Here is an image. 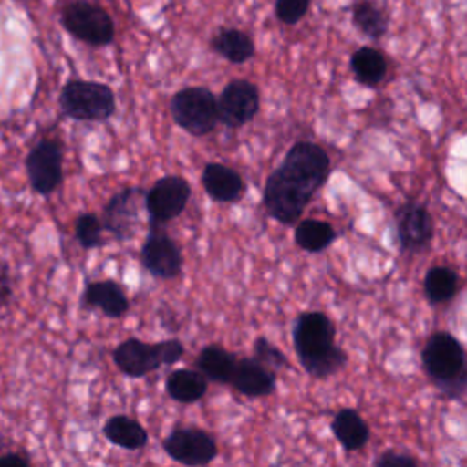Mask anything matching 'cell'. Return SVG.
Returning a JSON list of instances; mask_svg holds the SVG:
<instances>
[{"label": "cell", "instance_id": "obj_28", "mask_svg": "<svg viewBox=\"0 0 467 467\" xmlns=\"http://www.w3.org/2000/svg\"><path fill=\"white\" fill-rule=\"evenodd\" d=\"M254 359H257L263 367H266L272 372L285 368L288 365V358L283 354V350H279L263 336H259L254 343Z\"/></svg>", "mask_w": 467, "mask_h": 467}, {"label": "cell", "instance_id": "obj_20", "mask_svg": "<svg viewBox=\"0 0 467 467\" xmlns=\"http://www.w3.org/2000/svg\"><path fill=\"white\" fill-rule=\"evenodd\" d=\"M330 429L337 441L347 451H359L368 441V425L354 409L339 410L330 423Z\"/></svg>", "mask_w": 467, "mask_h": 467}, {"label": "cell", "instance_id": "obj_9", "mask_svg": "<svg viewBox=\"0 0 467 467\" xmlns=\"http://www.w3.org/2000/svg\"><path fill=\"white\" fill-rule=\"evenodd\" d=\"M259 102V88L254 82L234 78L217 97V122L228 128H241L257 115Z\"/></svg>", "mask_w": 467, "mask_h": 467}, {"label": "cell", "instance_id": "obj_4", "mask_svg": "<svg viewBox=\"0 0 467 467\" xmlns=\"http://www.w3.org/2000/svg\"><path fill=\"white\" fill-rule=\"evenodd\" d=\"M60 109L66 117L73 120L104 122L115 109L113 89L97 80H69L60 91Z\"/></svg>", "mask_w": 467, "mask_h": 467}, {"label": "cell", "instance_id": "obj_24", "mask_svg": "<svg viewBox=\"0 0 467 467\" xmlns=\"http://www.w3.org/2000/svg\"><path fill=\"white\" fill-rule=\"evenodd\" d=\"M352 26L363 36L370 40H379L389 29V16L372 0H359L352 5Z\"/></svg>", "mask_w": 467, "mask_h": 467}, {"label": "cell", "instance_id": "obj_30", "mask_svg": "<svg viewBox=\"0 0 467 467\" xmlns=\"http://www.w3.org/2000/svg\"><path fill=\"white\" fill-rule=\"evenodd\" d=\"M374 467H420V465L409 454H401V452H396V451H387V452H383L376 458Z\"/></svg>", "mask_w": 467, "mask_h": 467}, {"label": "cell", "instance_id": "obj_19", "mask_svg": "<svg viewBox=\"0 0 467 467\" xmlns=\"http://www.w3.org/2000/svg\"><path fill=\"white\" fill-rule=\"evenodd\" d=\"M350 71L358 84L365 88H376L383 82L389 64L385 55L370 46H363L350 55Z\"/></svg>", "mask_w": 467, "mask_h": 467}, {"label": "cell", "instance_id": "obj_7", "mask_svg": "<svg viewBox=\"0 0 467 467\" xmlns=\"http://www.w3.org/2000/svg\"><path fill=\"white\" fill-rule=\"evenodd\" d=\"M60 22L64 29L77 40L100 47L115 38V22L109 13L93 2L75 0L62 9Z\"/></svg>", "mask_w": 467, "mask_h": 467}, {"label": "cell", "instance_id": "obj_32", "mask_svg": "<svg viewBox=\"0 0 467 467\" xmlns=\"http://www.w3.org/2000/svg\"><path fill=\"white\" fill-rule=\"evenodd\" d=\"M0 467H31V463L16 452H7L0 456Z\"/></svg>", "mask_w": 467, "mask_h": 467}, {"label": "cell", "instance_id": "obj_10", "mask_svg": "<svg viewBox=\"0 0 467 467\" xmlns=\"http://www.w3.org/2000/svg\"><path fill=\"white\" fill-rule=\"evenodd\" d=\"M164 451L177 463L204 467L217 456V443L199 427H177L164 440Z\"/></svg>", "mask_w": 467, "mask_h": 467}, {"label": "cell", "instance_id": "obj_14", "mask_svg": "<svg viewBox=\"0 0 467 467\" xmlns=\"http://www.w3.org/2000/svg\"><path fill=\"white\" fill-rule=\"evenodd\" d=\"M142 266L159 279H173L181 272L182 257L177 243L164 232L151 226L148 239L140 248Z\"/></svg>", "mask_w": 467, "mask_h": 467}, {"label": "cell", "instance_id": "obj_25", "mask_svg": "<svg viewBox=\"0 0 467 467\" xmlns=\"http://www.w3.org/2000/svg\"><path fill=\"white\" fill-rule=\"evenodd\" d=\"M296 243L306 250V252H321L327 246H330L336 239V230L332 228L330 223L319 221V219H305L297 223L294 230Z\"/></svg>", "mask_w": 467, "mask_h": 467}, {"label": "cell", "instance_id": "obj_23", "mask_svg": "<svg viewBox=\"0 0 467 467\" xmlns=\"http://www.w3.org/2000/svg\"><path fill=\"white\" fill-rule=\"evenodd\" d=\"M237 358L219 345L204 347L197 356L199 372L217 383H230Z\"/></svg>", "mask_w": 467, "mask_h": 467}, {"label": "cell", "instance_id": "obj_11", "mask_svg": "<svg viewBox=\"0 0 467 467\" xmlns=\"http://www.w3.org/2000/svg\"><path fill=\"white\" fill-rule=\"evenodd\" d=\"M146 192L139 186L124 188L115 193L102 210V228L113 234L119 241H126L135 234L140 221Z\"/></svg>", "mask_w": 467, "mask_h": 467}, {"label": "cell", "instance_id": "obj_15", "mask_svg": "<svg viewBox=\"0 0 467 467\" xmlns=\"http://www.w3.org/2000/svg\"><path fill=\"white\" fill-rule=\"evenodd\" d=\"M201 184L217 202H235L244 192V182L239 171L221 162H208L202 168Z\"/></svg>", "mask_w": 467, "mask_h": 467}, {"label": "cell", "instance_id": "obj_16", "mask_svg": "<svg viewBox=\"0 0 467 467\" xmlns=\"http://www.w3.org/2000/svg\"><path fill=\"white\" fill-rule=\"evenodd\" d=\"M235 390L250 398H263L275 390V376L254 358H243L235 361L232 379Z\"/></svg>", "mask_w": 467, "mask_h": 467}, {"label": "cell", "instance_id": "obj_13", "mask_svg": "<svg viewBox=\"0 0 467 467\" xmlns=\"http://www.w3.org/2000/svg\"><path fill=\"white\" fill-rule=\"evenodd\" d=\"M394 221H396L398 241L403 252L418 254L429 246L432 239L434 224L429 210L423 204L416 201L403 202L396 210Z\"/></svg>", "mask_w": 467, "mask_h": 467}, {"label": "cell", "instance_id": "obj_6", "mask_svg": "<svg viewBox=\"0 0 467 467\" xmlns=\"http://www.w3.org/2000/svg\"><path fill=\"white\" fill-rule=\"evenodd\" d=\"M173 122L193 137H202L217 126V97L206 86H186L171 95Z\"/></svg>", "mask_w": 467, "mask_h": 467}, {"label": "cell", "instance_id": "obj_12", "mask_svg": "<svg viewBox=\"0 0 467 467\" xmlns=\"http://www.w3.org/2000/svg\"><path fill=\"white\" fill-rule=\"evenodd\" d=\"M26 170L35 192L47 195L62 182V146L58 140L42 139L26 159Z\"/></svg>", "mask_w": 467, "mask_h": 467}, {"label": "cell", "instance_id": "obj_26", "mask_svg": "<svg viewBox=\"0 0 467 467\" xmlns=\"http://www.w3.org/2000/svg\"><path fill=\"white\" fill-rule=\"evenodd\" d=\"M460 288L458 274L449 266H432L425 274L423 290L431 303H447L451 301Z\"/></svg>", "mask_w": 467, "mask_h": 467}, {"label": "cell", "instance_id": "obj_2", "mask_svg": "<svg viewBox=\"0 0 467 467\" xmlns=\"http://www.w3.org/2000/svg\"><path fill=\"white\" fill-rule=\"evenodd\" d=\"M292 337L301 367L314 378H328L339 372L348 361L347 352L334 343L336 328L330 317L319 310L301 312L296 319Z\"/></svg>", "mask_w": 467, "mask_h": 467}, {"label": "cell", "instance_id": "obj_27", "mask_svg": "<svg viewBox=\"0 0 467 467\" xmlns=\"http://www.w3.org/2000/svg\"><path fill=\"white\" fill-rule=\"evenodd\" d=\"M102 223L93 213H82L75 221V237L82 248H95L102 243Z\"/></svg>", "mask_w": 467, "mask_h": 467}, {"label": "cell", "instance_id": "obj_3", "mask_svg": "<svg viewBox=\"0 0 467 467\" xmlns=\"http://www.w3.org/2000/svg\"><path fill=\"white\" fill-rule=\"evenodd\" d=\"M421 363L434 385L451 398L465 390L467 370L462 343L449 332H434L421 348Z\"/></svg>", "mask_w": 467, "mask_h": 467}, {"label": "cell", "instance_id": "obj_21", "mask_svg": "<svg viewBox=\"0 0 467 467\" xmlns=\"http://www.w3.org/2000/svg\"><path fill=\"white\" fill-rule=\"evenodd\" d=\"M104 436L117 447L139 451L148 443L146 429L133 418L117 414L104 423Z\"/></svg>", "mask_w": 467, "mask_h": 467}, {"label": "cell", "instance_id": "obj_17", "mask_svg": "<svg viewBox=\"0 0 467 467\" xmlns=\"http://www.w3.org/2000/svg\"><path fill=\"white\" fill-rule=\"evenodd\" d=\"M82 299L88 306L102 310V314H106L108 317H120L130 308L128 297L122 292L120 285L111 279L89 283L84 290Z\"/></svg>", "mask_w": 467, "mask_h": 467}, {"label": "cell", "instance_id": "obj_1", "mask_svg": "<svg viewBox=\"0 0 467 467\" xmlns=\"http://www.w3.org/2000/svg\"><path fill=\"white\" fill-rule=\"evenodd\" d=\"M328 173L330 157L323 146L312 140L296 142L265 182L263 204L268 215L283 224L297 223Z\"/></svg>", "mask_w": 467, "mask_h": 467}, {"label": "cell", "instance_id": "obj_31", "mask_svg": "<svg viewBox=\"0 0 467 467\" xmlns=\"http://www.w3.org/2000/svg\"><path fill=\"white\" fill-rule=\"evenodd\" d=\"M11 297V277L9 266L4 259H0V306H4Z\"/></svg>", "mask_w": 467, "mask_h": 467}, {"label": "cell", "instance_id": "obj_22", "mask_svg": "<svg viewBox=\"0 0 467 467\" xmlns=\"http://www.w3.org/2000/svg\"><path fill=\"white\" fill-rule=\"evenodd\" d=\"M208 390L206 378L199 370L177 368L166 379V392L171 400L181 403H193Z\"/></svg>", "mask_w": 467, "mask_h": 467}, {"label": "cell", "instance_id": "obj_5", "mask_svg": "<svg viewBox=\"0 0 467 467\" xmlns=\"http://www.w3.org/2000/svg\"><path fill=\"white\" fill-rule=\"evenodd\" d=\"M184 354L179 339H166L159 343H144L137 337H128L113 350L115 365L131 378H142L161 365H173Z\"/></svg>", "mask_w": 467, "mask_h": 467}, {"label": "cell", "instance_id": "obj_18", "mask_svg": "<svg viewBox=\"0 0 467 467\" xmlns=\"http://www.w3.org/2000/svg\"><path fill=\"white\" fill-rule=\"evenodd\" d=\"M210 47L232 64H244L255 53L252 36L237 27H219L210 40Z\"/></svg>", "mask_w": 467, "mask_h": 467}, {"label": "cell", "instance_id": "obj_29", "mask_svg": "<svg viewBox=\"0 0 467 467\" xmlns=\"http://www.w3.org/2000/svg\"><path fill=\"white\" fill-rule=\"evenodd\" d=\"M310 9V0H275L274 15L285 26L299 24Z\"/></svg>", "mask_w": 467, "mask_h": 467}, {"label": "cell", "instance_id": "obj_8", "mask_svg": "<svg viewBox=\"0 0 467 467\" xmlns=\"http://www.w3.org/2000/svg\"><path fill=\"white\" fill-rule=\"evenodd\" d=\"M190 195V182L181 175H166L155 181L144 197L151 226H159L179 217L186 208Z\"/></svg>", "mask_w": 467, "mask_h": 467}]
</instances>
